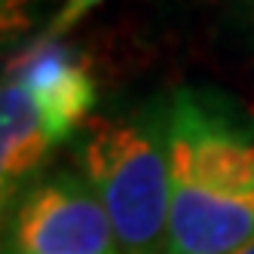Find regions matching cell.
<instances>
[{
	"label": "cell",
	"instance_id": "6da1fadb",
	"mask_svg": "<svg viewBox=\"0 0 254 254\" xmlns=\"http://www.w3.org/2000/svg\"><path fill=\"white\" fill-rule=\"evenodd\" d=\"M166 254H236L254 242V135L181 89L166 111Z\"/></svg>",
	"mask_w": 254,
	"mask_h": 254
},
{
	"label": "cell",
	"instance_id": "7a4b0ae2",
	"mask_svg": "<svg viewBox=\"0 0 254 254\" xmlns=\"http://www.w3.org/2000/svg\"><path fill=\"white\" fill-rule=\"evenodd\" d=\"M83 178L111 217L120 254H166L169 141L162 117H92L77 141Z\"/></svg>",
	"mask_w": 254,
	"mask_h": 254
},
{
	"label": "cell",
	"instance_id": "3957f363",
	"mask_svg": "<svg viewBox=\"0 0 254 254\" xmlns=\"http://www.w3.org/2000/svg\"><path fill=\"white\" fill-rule=\"evenodd\" d=\"M9 254H120L92 184L74 172L37 181L12 211Z\"/></svg>",
	"mask_w": 254,
	"mask_h": 254
},
{
	"label": "cell",
	"instance_id": "277c9868",
	"mask_svg": "<svg viewBox=\"0 0 254 254\" xmlns=\"http://www.w3.org/2000/svg\"><path fill=\"white\" fill-rule=\"evenodd\" d=\"M6 77L25 86V92L37 104L56 144L70 138L92 120V104H95L92 70L62 40L37 37L6 64Z\"/></svg>",
	"mask_w": 254,
	"mask_h": 254
},
{
	"label": "cell",
	"instance_id": "5b68a950",
	"mask_svg": "<svg viewBox=\"0 0 254 254\" xmlns=\"http://www.w3.org/2000/svg\"><path fill=\"white\" fill-rule=\"evenodd\" d=\"M56 147L46 123L31 101L25 86H19L12 77H3V92H0V190H3V205L19 193L22 181L37 172L49 150Z\"/></svg>",
	"mask_w": 254,
	"mask_h": 254
},
{
	"label": "cell",
	"instance_id": "8992f818",
	"mask_svg": "<svg viewBox=\"0 0 254 254\" xmlns=\"http://www.w3.org/2000/svg\"><path fill=\"white\" fill-rule=\"evenodd\" d=\"M101 3H107V0H64V3L59 6V12L49 19V25H46V31L40 34V37H46V40H62L70 28H77L89 12L98 9Z\"/></svg>",
	"mask_w": 254,
	"mask_h": 254
},
{
	"label": "cell",
	"instance_id": "52a82bcc",
	"mask_svg": "<svg viewBox=\"0 0 254 254\" xmlns=\"http://www.w3.org/2000/svg\"><path fill=\"white\" fill-rule=\"evenodd\" d=\"M236 254H254V242H248L245 248H239V251H236Z\"/></svg>",
	"mask_w": 254,
	"mask_h": 254
},
{
	"label": "cell",
	"instance_id": "ba28073f",
	"mask_svg": "<svg viewBox=\"0 0 254 254\" xmlns=\"http://www.w3.org/2000/svg\"><path fill=\"white\" fill-rule=\"evenodd\" d=\"M248 12H251V22H254V0H248Z\"/></svg>",
	"mask_w": 254,
	"mask_h": 254
}]
</instances>
